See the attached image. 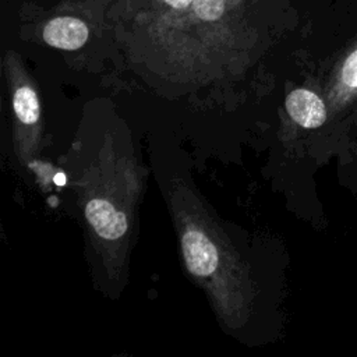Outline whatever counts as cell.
<instances>
[{
  "instance_id": "cell-7",
  "label": "cell",
  "mask_w": 357,
  "mask_h": 357,
  "mask_svg": "<svg viewBox=\"0 0 357 357\" xmlns=\"http://www.w3.org/2000/svg\"><path fill=\"white\" fill-rule=\"evenodd\" d=\"M14 112L20 121L25 124H35L40 116V106L35 91L29 86H20L13 98Z\"/></svg>"
},
{
  "instance_id": "cell-8",
  "label": "cell",
  "mask_w": 357,
  "mask_h": 357,
  "mask_svg": "<svg viewBox=\"0 0 357 357\" xmlns=\"http://www.w3.org/2000/svg\"><path fill=\"white\" fill-rule=\"evenodd\" d=\"M54 183H56L57 185H64V184H66V176H64V173L56 174V176H54Z\"/></svg>"
},
{
  "instance_id": "cell-2",
  "label": "cell",
  "mask_w": 357,
  "mask_h": 357,
  "mask_svg": "<svg viewBox=\"0 0 357 357\" xmlns=\"http://www.w3.org/2000/svg\"><path fill=\"white\" fill-rule=\"evenodd\" d=\"M89 38L86 21L74 14H56L46 20L42 26V39L52 47L61 50H77Z\"/></svg>"
},
{
  "instance_id": "cell-5",
  "label": "cell",
  "mask_w": 357,
  "mask_h": 357,
  "mask_svg": "<svg viewBox=\"0 0 357 357\" xmlns=\"http://www.w3.org/2000/svg\"><path fill=\"white\" fill-rule=\"evenodd\" d=\"M85 216L93 230L106 240L124 236L128 227L126 215L106 199H91L85 206Z\"/></svg>"
},
{
  "instance_id": "cell-3",
  "label": "cell",
  "mask_w": 357,
  "mask_h": 357,
  "mask_svg": "<svg viewBox=\"0 0 357 357\" xmlns=\"http://www.w3.org/2000/svg\"><path fill=\"white\" fill-rule=\"evenodd\" d=\"M183 255L187 269L195 276L212 275L219 262L215 244L199 230H188L181 238Z\"/></svg>"
},
{
  "instance_id": "cell-1",
  "label": "cell",
  "mask_w": 357,
  "mask_h": 357,
  "mask_svg": "<svg viewBox=\"0 0 357 357\" xmlns=\"http://www.w3.org/2000/svg\"><path fill=\"white\" fill-rule=\"evenodd\" d=\"M86 4L112 26L166 46L247 35L268 11V0H86Z\"/></svg>"
},
{
  "instance_id": "cell-4",
  "label": "cell",
  "mask_w": 357,
  "mask_h": 357,
  "mask_svg": "<svg viewBox=\"0 0 357 357\" xmlns=\"http://www.w3.org/2000/svg\"><path fill=\"white\" fill-rule=\"evenodd\" d=\"M286 110L289 116L304 128L321 127L328 119V110L324 100L312 91L298 88L286 98Z\"/></svg>"
},
{
  "instance_id": "cell-6",
  "label": "cell",
  "mask_w": 357,
  "mask_h": 357,
  "mask_svg": "<svg viewBox=\"0 0 357 357\" xmlns=\"http://www.w3.org/2000/svg\"><path fill=\"white\" fill-rule=\"evenodd\" d=\"M357 98V42L347 50L335 73L332 102L335 109L347 107Z\"/></svg>"
}]
</instances>
